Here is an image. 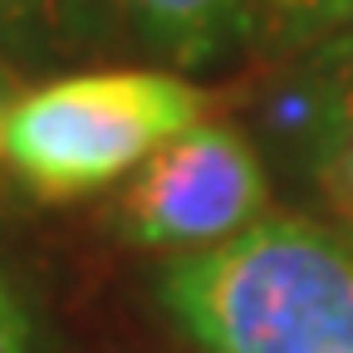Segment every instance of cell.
<instances>
[{"label": "cell", "instance_id": "obj_1", "mask_svg": "<svg viewBox=\"0 0 353 353\" xmlns=\"http://www.w3.org/2000/svg\"><path fill=\"white\" fill-rule=\"evenodd\" d=\"M157 299L196 353H353V241L294 211L157 275Z\"/></svg>", "mask_w": 353, "mask_h": 353}, {"label": "cell", "instance_id": "obj_2", "mask_svg": "<svg viewBox=\"0 0 353 353\" xmlns=\"http://www.w3.org/2000/svg\"><path fill=\"white\" fill-rule=\"evenodd\" d=\"M206 103V88L172 69L59 74L20 94L0 138V162L39 201H83L196 128Z\"/></svg>", "mask_w": 353, "mask_h": 353}, {"label": "cell", "instance_id": "obj_3", "mask_svg": "<svg viewBox=\"0 0 353 353\" xmlns=\"http://www.w3.org/2000/svg\"><path fill=\"white\" fill-rule=\"evenodd\" d=\"M265 206L270 172L250 132L201 118L132 172L118 201V231L143 250L196 255L250 231Z\"/></svg>", "mask_w": 353, "mask_h": 353}, {"label": "cell", "instance_id": "obj_4", "mask_svg": "<svg viewBox=\"0 0 353 353\" xmlns=\"http://www.w3.org/2000/svg\"><path fill=\"white\" fill-rule=\"evenodd\" d=\"M123 34L172 69H216L255 44L250 0H118Z\"/></svg>", "mask_w": 353, "mask_h": 353}, {"label": "cell", "instance_id": "obj_5", "mask_svg": "<svg viewBox=\"0 0 353 353\" xmlns=\"http://www.w3.org/2000/svg\"><path fill=\"white\" fill-rule=\"evenodd\" d=\"M118 30V0H0V54L30 74L94 59Z\"/></svg>", "mask_w": 353, "mask_h": 353}, {"label": "cell", "instance_id": "obj_6", "mask_svg": "<svg viewBox=\"0 0 353 353\" xmlns=\"http://www.w3.org/2000/svg\"><path fill=\"white\" fill-rule=\"evenodd\" d=\"M255 50L270 59H299L353 25V0H250Z\"/></svg>", "mask_w": 353, "mask_h": 353}, {"label": "cell", "instance_id": "obj_7", "mask_svg": "<svg viewBox=\"0 0 353 353\" xmlns=\"http://www.w3.org/2000/svg\"><path fill=\"white\" fill-rule=\"evenodd\" d=\"M290 64H294V69L309 79V88L319 94V103H324V113H329V123H334V148H339V138L353 128V25L339 30L334 39H324L319 50L290 59Z\"/></svg>", "mask_w": 353, "mask_h": 353}, {"label": "cell", "instance_id": "obj_8", "mask_svg": "<svg viewBox=\"0 0 353 353\" xmlns=\"http://www.w3.org/2000/svg\"><path fill=\"white\" fill-rule=\"evenodd\" d=\"M0 353H54L50 314L10 255H0Z\"/></svg>", "mask_w": 353, "mask_h": 353}, {"label": "cell", "instance_id": "obj_9", "mask_svg": "<svg viewBox=\"0 0 353 353\" xmlns=\"http://www.w3.org/2000/svg\"><path fill=\"white\" fill-rule=\"evenodd\" d=\"M319 182H324V192L334 196V206L353 221V128L339 138V148L324 157V167H319Z\"/></svg>", "mask_w": 353, "mask_h": 353}, {"label": "cell", "instance_id": "obj_10", "mask_svg": "<svg viewBox=\"0 0 353 353\" xmlns=\"http://www.w3.org/2000/svg\"><path fill=\"white\" fill-rule=\"evenodd\" d=\"M15 103H20V69L0 54V138H6V123L15 113Z\"/></svg>", "mask_w": 353, "mask_h": 353}]
</instances>
